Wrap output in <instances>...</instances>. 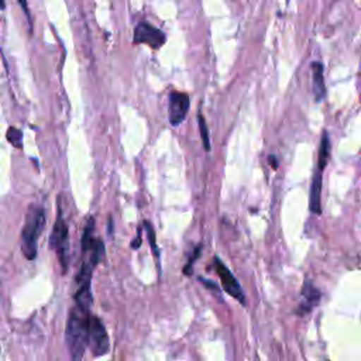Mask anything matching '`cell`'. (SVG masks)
<instances>
[{"mask_svg": "<svg viewBox=\"0 0 361 361\" xmlns=\"http://www.w3.org/2000/svg\"><path fill=\"white\" fill-rule=\"evenodd\" d=\"M89 310H83L73 306L66 320L65 340L72 361H80L87 347V331H89Z\"/></svg>", "mask_w": 361, "mask_h": 361, "instance_id": "cell-1", "label": "cell"}, {"mask_svg": "<svg viewBox=\"0 0 361 361\" xmlns=\"http://www.w3.org/2000/svg\"><path fill=\"white\" fill-rule=\"evenodd\" d=\"M45 226V213L39 206H30L21 233V250L27 259L37 257V241Z\"/></svg>", "mask_w": 361, "mask_h": 361, "instance_id": "cell-2", "label": "cell"}, {"mask_svg": "<svg viewBox=\"0 0 361 361\" xmlns=\"http://www.w3.org/2000/svg\"><path fill=\"white\" fill-rule=\"evenodd\" d=\"M69 233H68V224L63 220L62 212L59 209L58 217L55 220L52 234L49 237V245L56 252L58 259L62 265V271H66L68 267V248H69Z\"/></svg>", "mask_w": 361, "mask_h": 361, "instance_id": "cell-3", "label": "cell"}, {"mask_svg": "<svg viewBox=\"0 0 361 361\" xmlns=\"http://www.w3.org/2000/svg\"><path fill=\"white\" fill-rule=\"evenodd\" d=\"M87 344L94 357L104 355L110 350V343H109V336H107L106 327H104L103 322L97 316H93V314L89 316Z\"/></svg>", "mask_w": 361, "mask_h": 361, "instance_id": "cell-4", "label": "cell"}, {"mask_svg": "<svg viewBox=\"0 0 361 361\" xmlns=\"http://www.w3.org/2000/svg\"><path fill=\"white\" fill-rule=\"evenodd\" d=\"M166 41L165 34L158 30L157 27L151 25L148 21H140L134 28V44H147L148 47L158 49L161 48Z\"/></svg>", "mask_w": 361, "mask_h": 361, "instance_id": "cell-5", "label": "cell"}, {"mask_svg": "<svg viewBox=\"0 0 361 361\" xmlns=\"http://www.w3.org/2000/svg\"><path fill=\"white\" fill-rule=\"evenodd\" d=\"M213 267L221 281V285H223V289L226 290V293H228L231 298L237 299L241 305H245V295H244L238 281L231 274V271L217 257H214V259H213Z\"/></svg>", "mask_w": 361, "mask_h": 361, "instance_id": "cell-6", "label": "cell"}, {"mask_svg": "<svg viewBox=\"0 0 361 361\" xmlns=\"http://www.w3.org/2000/svg\"><path fill=\"white\" fill-rule=\"evenodd\" d=\"M189 106H190V99L186 93L182 92H171L169 93V104H168V117H169V123L176 127L179 126L188 111H189Z\"/></svg>", "mask_w": 361, "mask_h": 361, "instance_id": "cell-7", "label": "cell"}, {"mask_svg": "<svg viewBox=\"0 0 361 361\" xmlns=\"http://www.w3.org/2000/svg\"><path fill=\"white\" fill-rule=\"evenodd\" d=\"M320 298H322L320 290L312 283V281L306 279L302 286V300L296 310L298 314H306V313L312 312L313 307L319 305Z\"/></svg>", "mask_w": 361, "mask_h": 361, "instance_id": "cell-8", "label": "cell"}, {"mask_svg": "<svg viewBox=\"0 0 361 361\" xmlns=\"http://www.w3.org/2000/svg\"><path fill=\"white\" fill-rule=\"evenodd\" d=\"M312 89L314 100L319 103L326 97V85L323 79V63L313 62L312 63Z\"/></svg>", "mask_w": 361, "mask_h": 361, "instance_id": "cell-9", "label": "cell"}, {"mask_svg": "<svg viewBox=\"0 0 361 361\" xmlns=\"http://www.w3.org/2000/svg\"><path fill=\"white\" fill-rule=\"evenodd\" d=\"M322 173L323 171L317 169L313 175V180H312V188H310V212L314 214H320L322 213Z\"/></svg>", "mask_w": 361, "mask_h": 361, "instance_id": "cell-10", "label": "cell"}, {"mask_svg": "<svg viewBox=\"0 0 361 361\" xmlns=\"http://www.w3.org/2000/svg\"><path fill=\"white\" fill-rule=\"evenodd\" d=\"M329 157H330V138L327 131H323L322 135V141H320V148H319V158H317V169L323 171L324 166L329 162Z\"/></svg>", "mask_w": 361, "mask_h": 361, "instance_id": "cell-11", "label": "cell"}, {"mask_svg": "<svg viewBox=\"0 0 361 361\" xmlns=\"http://www.w3.org/2000/svg\"><path fill=\"white\" fill-rule=\"evenodd\" d=\"M144 228L147 231V238H148V243H149V247H151V251H152V255H154V259H155V264L158 267V271L161 272V261H159V248L157 245V235H155V231H154V227L152 224L145 220L144 221Z\"/></svg>", "mask_w": 361, "mask_h": 361, "instance_id": "cell-12", "label": "cell"}, {"mask_svg": "<svg viewBox=\"0 0 361 361\" xmlns=\"http://www.w3.org/2000/svg\"><path fill=\"white\" fill-rule=\"evenodd\" d=\"M197 123H199V131H200V138H202V144L204 147L206 151H210V138H209V130H207V124L206 120L203 117V114L199 111L197 114Z\"/></svg>", "mask_w": 361, "mask_h": 361, "instance_id": "cell-13", "label": "cell"}, {"mask_svg": "<svg viewBox=\"0 0 361 361\" xmlns=\"http://www.w3.org/2000/svg\"><path fill=\"white\" fill-rule=\"evenodd\" d=\"M7 140L16 148H21L23 147V133H21V130H18L16 127H10L8 131H7Z\"/></svg>", "mask_w": 361, "mask_h": 361, "instance_id": "cell-14", "label": "cell"}, {"mask_svg": "<svg viewBox=\"0 0 361 361\" xmlns=\"http://www.w3.org/2000/svg\"><path fill=\"white\" fill-rule=\"evenodd\" d=\"M200 251H202V245L199 244V245H196V247H195V250H193V252H192V255H190L189 261L186 262V265H185V268H183V274H185V275H190V274H192V267H193L195 261L199 258Z\"/></svg>", "mask_w": 361, "mask_h": 361, "instance_id": "cell-15", "label": "cell"}, {"mask_svg": "<svg viewBox=\"0 0 361 361\" xmlns=\"http://www.w3.org/2000/svg\"><path fill=\"white\" fill-rule=\"evenodd\" d=\"M141 233H142V228H141V227H138V231H137V238H134V240L131 241V248H133V250H135V248H140V245H141Z\"/></svg>", "mask_w": 361, "mask_h": 361, "instance_id": "cell-16", "label": "cell"}, {"mask_svg": "<svg viewBox=\"0 0 361 361\" xmlns=\"http://www.w3.org/2000/svg\"><path fill=\"white\" fill-rule=\"evenodd\" d=\"M18 3H20V6H21L23 11L25 13V16H27L28 21H31V17H30V10H28V4H27V0H18Z\"/></svg>", "mask_w": 361, "mask_h": 361, "instance_id": "cell-17", "label": "cell"}, {"mask_svg": "<svg viewBox=\"0 0 361 361\" xmlns=\"http://www.w3.org/2000/svg\"><path fill=\"white\" fill-rule=\"evenodd\" d=\"M268 161H269V165H272V168H274V169H276V168H278V161H276V157H275V155H269Z\"/></svg>", "mask_w": 361, "mask_h": 361, "instance_id": "cell-18", "label": "cell"}, {"mask_svg": "<svg viewBox=\"0 0 361 361\" xmlns=\"http://www.w3.org/2000/svg\"><path fill=\"white\" fill-rule=\"evenodd\" d=\"M6 7V4H4V0H0V10H3Z\"/></svg>", "mask_w": 361, "mask_h": 361, "instance_id": "cell-19", "label": "cell"}]
</instances>
